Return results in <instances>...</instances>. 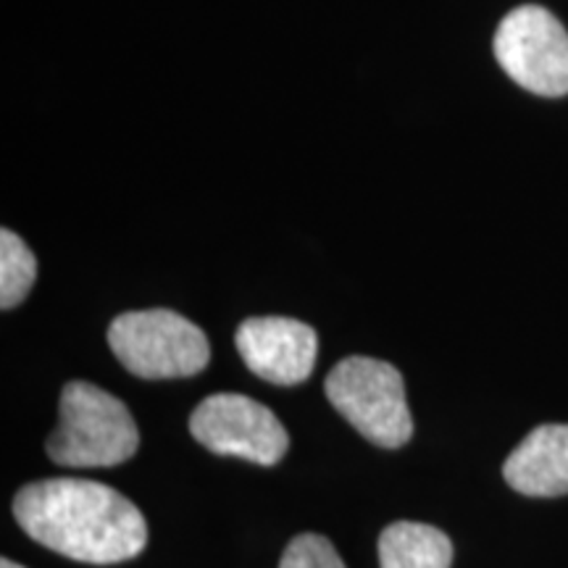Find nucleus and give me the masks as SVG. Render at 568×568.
<instances>
[{"label":"nucleus","instance_id":"obj_11","mask_svg":"<svg viewBox=\"0 0 568 568\" xmlns=\"http://www.w3.org/2000/svg\"><path fill=\"white\" fill-rule=\"evenodd\" d=\"M280 568H347L335 545L322 535H297L287 545Z\"/></svg>","mask_w":568,"mask_h":568},{"label":"nucleus","instance_id":"obj_6","mask_svg":"<svg viewBox=\"0 0 568 568\" xmlns=\"http://www.w3.org/2000/svg\"><path fill=\"white\" fill-rule=\"evenodd\" d=\"M190 432L219 456H237L261 466L280 464L290 447L287 429L253 397L222 393L205 397L190 416Z\"/></svg>","mask_w":568,"mask_h":568},{"label":"nucleus","instance_id":"obj_12","mask_svg":"<svg viewBox=\"0 0 568 568\" xmlns=\"http://www.w3.org/2000/svg\"><path fill=\"white\" fill-rule=\"evenodd\" d=\"M0 568H24V566H19V564H13V560L3 558V560H0Z\"/></svg>","mask_w":568,"mask_h":568},{"label":"nucleus","instance_id":"obj_9","mask_svg":"<svg viewBox=\"0 0 568 568\" xmlns=\"http://www.w3.org/2000/svg\"><path fill=\"white\" fill-rule=\"evenodd\" d=\"M450 537L429 524L395 521L379 535L382 568H450Z\"/></svg>","mask_w":568,"mask_h":568},{"label":"nucleus","instance_id":"obj_8","mask_svg":"<svg viewBox=\"0 0 568 568\" xmlns=\"http://www.w3.org/2000/svg\"><path fill=\"white\" fill-rule=\"evenodd\" d=\"M503 477L527 497L568 495V424H542L518 443Z\"/></svg>","mask_w":568,"mask_h":568},{"label":"nucleus","instance_id":"obj_1","mask_svg":"<svg viewBox=\"0 0 568 568\" xmlns=\"http://www.w3.org/2000/svg\"><path fill=\"white\" fill-rule=\"evenodd\" d=\"M13 516L40 545L82 564H122L148 542L140 508L103 481H32L13 497Z\"/></svg>","mask_w":568,"mask_h":568},{"label":"nucleus","instance_id":"obj_2","mask_svg":"<svg viewBox=\"0 0 568 568\" xmlns=\"http://www.w3.org/2000/svg\"><path fill=\"white\" fill-rule=\"evenodd\" d=\"M140 447L138 424L119 397L90 382H69L61 389L59 429L48 439L53 464L105 468L130 460Z\"/></svg>","mask_w":568,"mask_h":568},{"label":"nucleus","instance_id":"obj_4","mask_svg":"<svg viewBox=\"0 0 568 568\" xmlns=\"http://www.w3.org/2000/svg\"><path fill=\"white\" fill-rule=\"evenodd\" d=\"M109 345L126 372L142 379H180L209 366L201 326L169 308L126 311L109 326Z\"/></svg>","mask_w":568,"mask_h":568},{"label":"nucleus","instance_id":"obj_7","mask_svg":"<svg viewBox=\"0 0 568 568\" xmlns=\"http://www.w3.org/2000/svg\"><path fill=\"white\" fill-rule=\"evenodd\" d=\"M237 351L255 376L272 385H301L316 366L314 326L287 316H255L240 324Z\"/></svg>","mask_w":568,"mask_h":568},{"label":"nucleus","instance_id":"obj_10","mask_svg":"<svg viewBox=\"0 0 568 568\" xmlns=\"http://www.w3.org/2000/svg\"><path fill=\"white\" fill-rule=\"evenodd\" d=\"M38 276V261L17 232H0V308L9 311L24 301Z\"/></svg>","mask_w":568,"mask_h":568},{"label":"nucleus","instance_id":"obj_3","mask_svg":"<svg viewBox=\"0 0 568 568\" xmlns=\"http://www.w3.org/2000/svg\"><path fill=\"white\" fill-rule=\"evenodd\" d=\"M329 403L379 447H403L414 437L403 374L387 361L351 355L326 374Z\"/></svg>","mask_w":568,"mask_h":568},{"label":"nucleus","instance_id":"obj_5","mask_svg":"<svg viewBox=\"0 0 568 568\" xmlns=\"http://www.w3.org/2000/svg\"><path fill=\"white\" fill-rule=\"evenodd\" d=\"M495 59L524 90L568 95V32L542 6H521L495 32Z\"/></svg>","mask_w":568,"mask_h":568}]
</instances>
